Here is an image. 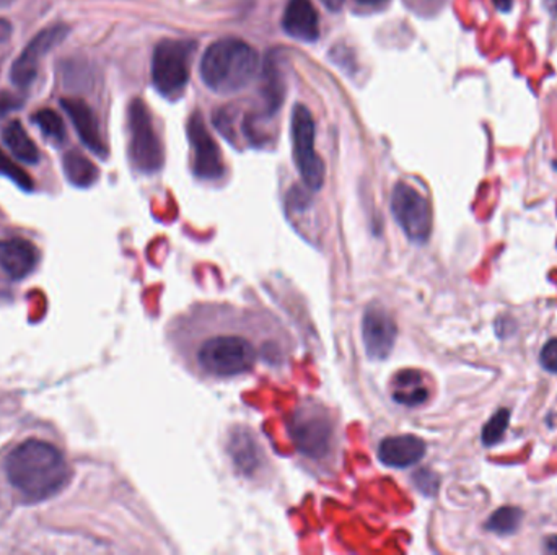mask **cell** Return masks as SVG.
Returning a JSON list of instances; mask_svg holds the SVG:
<instances>
[{
    "mask_svg": "<svg viewBox=\"0 0 557 555\" xmlns=\"http://www.w3.org/2000/svg\"><path fill=\"white\" fill-rule=\"evenodd\" d=\"M391 397L395 403L403 404L408 407H416L420 404L427 403L430 397L426 375L419 370H401L396 373L391 379Z\"/></svg>",
    "mask_w": 557,
    "mask_h": 555,
    "instance_id": "16",
    "label": "cell"
},
{
    "mask_svg": "<svg viewBox=\"0 0 557 555\" xmlns=\"http://www.w3.org/2000/svg\"><path fill=\"white\" fill-rule=\"evenodd\" d=\"M542 365L551 373H557V338L548 340L540 355Z\"/></svg>",
    "mask_w": 557,
    "mask_h": 555,
    "instance_id": "25",
    "label": "cell"
},
{
    "mask_svg": "<svg viewBox=\"0 0 557 555\" xmlns=\"http://www.w3.org/2000/svg\"><path fill=\"white\" fill-rule=\"evenodd\" d=\"M546 549L551 554H557V536H551L546 542Z\"/></svg>",
    "mask_w": 557,
    "mask_h": 555,
    "instance_id": "31",
    "label": "cell"
},
{
    "mask_svg": "<svg viewBox=\"0 0 557 555\" xmlns=\"http://www.w3.org/2000/svg\"><path fill=\"white\" fill-rule=\"evenodd\" d=\"M196 43L191 40H163L152 57V83L168 100L181 97L189 81Z\"/></svg>",
    "mask_w": 557,
    "mask_h": 555,
    "instance_id": "4",
    "label": "cell"
},
{
    "mask_svg": "<svg viewBox=\"0 0 557 555\" xmlns=\"http://www.w3.org/2000/svg\"><path fill=\"white\" fill-rule=\"evenodd\" d=\"M261 95L264 100V114L274 116L283 106L285 97V81H283L281 59L275 53H269L263 67Z\"/></svg>",
    "mask_w": 557,
    "mask_h": 555,
    "instance_id": "17",
    "label": "cell"
},
{
    "mask_svg": "<svg viewBox=\"0 0 557 555\" xmlns=\"http://www.w3.org/2000/svg\"><path fill=\"white\" fill-rule=\"evenodd\" d=\"M283 32L293 40L313 43L320 38V18L312 0H289L283 16Z\"/></svg>",
    "mask_w": 557,
    "mask_h": 555,
    "instance_id": "13",
    "label": "cell"
},
{
    "mask_svg": "<svg viewBox=\"0 0 557 555\" xmlns=\"http://www.w3.org/2000/svg\"><path fill=\"white\" fill-rule=\"evenodd\" d=\"M15 0H0V7H8L10 4H14Z\"/></svg>",
    "mask_w": 557,
    "mask_h": 555,
    "instance_id": "32",
    "label": "cell"
},
{
    "mask_svg": "<svg viewBox=\"0 0 557 555\" xmlns=\"http://www.w3.org/2000/svg\"><path fill=\"white\" fill-rule=\"evenodd\" d=\"M357 5H360V7L365 8H377L381 7L387 0H354Z\"/></svg>",
    "mask_w": 557,
    "mask_h": 555,
    "instance_id": "28",
    "label": "cell"
},
{
    "mask_svg": "<svg viewBox=\"0 0 557 555\" xmlns=\"http://www.w3.org/2000/svg\"><path fill=\"white\" fill-rule=\"evenodd\" d=\"M0 175L15 183L22 191L32 193L34 189L32 177L20 165H16L15 161L8 158L4 150H0Z\"/></svg>",
    "mask_w": 557,
    "mask_h": 555,
    "instance_id": "22",
    "label": "cell"
},
{
    "mask_svg": "<svg viewBox=\"0 0 557 555\" xmlns=\"http://www.w3.org/2000/svg\"><path fill=\"white\" fill-rule=\"evenodd\" d=\"M293 436L300 450L308 456L322 458L331 445V424L324 414L299 412L293 418Z\"/></svg>",
    "mask_w": 557,
    "mask_h": 555,
    "instance_id": "11",
    "label": "cell"
},
{
    "mask_svg": "<svg viewBox=\"0 0 557 555\" xmlns=\"http://www.w3.org/2000/svg\"><path fill=\"white\" fill-rule=\"evenodd\" d=\"M258 69V53L238 38L216 41L206 49L201 61L202 81L220 95L245 89Z\"/></svg>",
    "mask_w": 557,
    "mask_h": 555,
    "instance_id": "3",
    "label": "cell"
},
{
    "mask_svg": "<svg viewBox=\"0 0 557 555\" xmlns=\"http://www.w3.org/2000/svg\"><path fill=\"white\" fill-rule=\"evenodd\" d=\"M322 2H323L324 7L332 10V12H338L344 5V0H322Z\"/></svg>",
    "mask_w": 557,
    "mask_h": 555,
    "instance_id": "29",
    "label": "cell"
},
{
    "mask_svg": "<svg viewBox=\"0 0 557 555\" xmlns=\"http://www.w3.org/2000/svg\"><path fill=\"white\" fill-rule=\"evenodd\" d=\"M2 140L7 145L8 150L16 160L24 161L28 165H36L40 161V150L33 139L24 130L22 122L10 121L2 130Z\"/></svg>",
    "mask_w": 557,
    "mask_h": 555,
    "instance_id": "18",
    "label": "cell"
},
{
    "mask_svg": "<svg viewBox=\"0 0 557 555\" xmlns=\"http://www.w3.org/2000/svg\"><path fill=\"white\" fill-rule=\"evenodd\" d=\"M509 409H499L494 414L493 417L489 418V422L485 424V428H483V435H481L485 446H493L495 443L501 442L502 436L509 428Z\"/></svg>",
    "mask_w": 557,
    "mask_h": 555,
    "instance_id": "23",
    "label": "cell"
},
{
    "mask_svg": "<svg viewBox=\"0 0 557 555\" xmlns=\"http://www.w3.org/2000/svg\"><path fill=\"white\" fill-rule=\"evenodd\" d=\"M292 142L293 158L303 185L312 191L322 189L324 183V163L315 150V121L307 106L297 105L292 113Z\"/></svg>",
    "mask_w": 557,
    "mask_h": 555,
    "instance_id": "6",
    "label": "cell"
},
{
    "mask_svg": "<svg viewBox=\"0 0 557 555\" xmlns=\"http://www.w3.org/2000/svg\"><path fill=\"white\" fill-rule=\"evenodd\" d=\"M130 158L132 167L152 175L163 167L162 142L155 130L152 114L142 100H132L128 110Z\"/></svg>",
    "mask_w": 557,
    "mask_h": 555,
    "instance_id": "5",
    "label": "cell"
},
{
    "mask_svg": "<svg viewBox=\"0 0 557 555\" xmlns=\"http://www.w3.org/2000/svg\"><path fill=\"white\" fill-rule=\"evenodd\" d=\"M61 106L71 118L73 128L77 130L83 145L100 158H106L108 148H106L105 140L101 138L100 124H98L97 116L93 113L91 106L82 98H62Z\"/></svg>",
    "mask_w": 557,
    "mask_h": 555,
    "instance_id": "12",
    "label": "cell"
},
{
    "mask_svg": "<svg viewBox=\"0 0 557 555\" xmlns=\"http://www.w3.org/2000/svg\"><path fill=\"white\" fill-rule=\"evenodd\" d=\"M187 139L193 153V171L196 177L214 181L224 177L226 167L216 140L210 136L202 114H191L187 121Z\"/></svg>",
    "mask_w": 557,
    "mask_h": 555,
    "instance_id": "9",
    "label": "cell"
},
{
    "mask_svg": "<svg viewBox=\"0 0 557 555\" xmlns=\"http://www.w3.org/2000/svg\"><path fill=\"white\" fill-rule=\"evenodd\" d=\"M62 169L71 185L81 189L91 187L100 177V169L89 157L79 150H69L62 158Z\"/></svg>",
    "mask_w": 557,
    "mask_h": 555,
    "instance_id": "19",
    "label": "cell"
},
{
    "mask_svg": "<svg viewBox=\"0 0 557 555\" xmlns=\"http://www.w3.org/2000/svg\"><path fill=\"white\" fill-rule=\"evenodd\" d=\"M254 314L232 306H201L177 326V346L204 377L226 379L245 375L266 354Z\"/></svg>",
    "mask_w": 557,
    "mask_h": 555,
    "instance_id": "1",
    "label": "cell"
},
{
    "mask_svg": "<svg viewBox=\"0 0 557 555\" xmlns=\"http://www.w3.org/2000/svg\"><path fill=\"white\" fill-rule=\"evenodd\" d=\"M12 32H14L12 24H8L7 20L0 18V43H7L8 38L12 36Z\"/></svg>",
    "mask_w": 557,
    "mask_h": 555,
    "instance_id": "26",
    "label": "cell"
},
{
    "mask_svg": "<svg viewBox=\"0 0 557 555\" xmlns=\"http://www.w3.org/2000/svg\"><path fill=\"white\" fill-rule=\"evenodd\" d=\"M38 263V251L24 238L0 240V267L10 279H24L32 274Z\"/></svg>",
    "mask_w": 557,
    "mask_h": 555,
    "instance_id": "15",
    "label": "cell"
},
{
    "mask_svg": "<svg viewBox=\"0 0 557 555\" xmlns=\"http://www.w3.org/2000/svg\"><path fill=\"white\" fill-rule=\"evenodd\" d=\"M426 456V443L416 435L389 436L379 443V458L388 467H409Z\"/></svg>",
    "mask_w": 557,
    "mask_h": 555,
    "instance_id": "14",
    "label": "cell"
},
{
    "mask_svg": "<svg viewBox=\"0 0 557 555\" xmlns=\"http://www.w3.org/2000/svg\"><path fill=\"white\" fill-rule=\"evenodd\" d=\"M494 7L497 8L499 12L507 14L510 12V8L514 5V0H493Z\"/></svg>",
    "mask_w": 557,
    "mask_h": 555,
    "instance_id": "27",
    "label": "cell"
},
{
    "mask_svg": "<svg viewBox=\"0 0 557 555\" xmlns=\"http://www.w3.org/2000/svg\"><path fill=\"white\" fill-rule=\"evenodd\" d=\"M544 8L557 18V0H544Z\"/></svg>",
    "mask_w": 557,
    "mask_h": 555,
    "instance_id": "30",
    "label": "cell"
},
{
    "mask_svg": "<svg viewBox=\"0 0 557 555\" xmlns=\"http://www.w3.org/2000/svg\"><path fill=\"white\" fill-rule=\"evenodd\" d=\"M32 121L43 132V136L54 144H62L67 139L62 118L51 108H43L33 113Z\"/></svg>",
    "mask_w": 557,
    "mask_h": 555,
    "instance_id": "20",
    "label": "cell"
},
{
    "mask_svg": "<svg viewBox=\"0 0 557 555\" xmlns=\"http://www.w3.org/2000/svg\"><path fill=\"white\" fill-rule=\"evenodd\" d=\"M523 520V512L517 507H502L494 512L491 518L487 520L485 528L489 531L495 532V534H514L520 528Z\"/></svg>",
    "mask_w": 557,
    "mask_h": 555,
    "instance_id": "21",
    "label": "cell"
},
{
    "mask_svg": "<svg viewBox=\"0 0 557 555\" xmlns=\"http://www.w3.org/2000/svg\"><path fill=\"white\" fill-rule=\"evenodd\" d=\"M8 483L30 500H44L64 487L69 467L54 445L26 440L5 459Z\"/></svg>",
    "mask_w": 557,
    "mask_h": 555,
    "instance_id": "2",
    "label": "cell"
},
{
    "mask_svg": "<svg viewBox=\"0 0 557 555\" xmlns=\"http://www.w3.org/2000/svg\"><path fill=\"white\" fill-rule=\"evenodd\" d=\"M67 34H69V26L62 24H53L38 33L12 65L10 69L12 83L18 89H28L38 75L41 61L46 57L49 51L59 46L67 38Z\"/></svg>",
    "mask_w": 557,
    "mask_h": 555,
    "instance_id": "8",
    "label": "cell"
},
{
    "mask_svg": "<svg viewBox=\"0 0 557 555\" xmlns=\"http://www.w3.org/2000/svg\"><path fill=\"white\" fill-rule=\"evenodd\" d=\"M362 338H364L365 350L371 360H383L393 350L396 324L385 308L371 305L365 310Z\"/></svg>",
    "mask_w": 557,
    "mask_h": 555,
    "instance_id": "10",
    "label": "cell"
},
{
    "mask_svg": "<svg viewBox=\"0 0 557 555\" xmlns=\"http://www.w3.org/2000/svg\"><path fill=\"white\" fill-rule=\"evenodd\" d=\"M24 106V98L18 97L12 91H0V118L14 113L16 110H20Z\"/></svg>",
    "mask_w": 557,
    "mask_h": 555,
    "instance_id": "24",
    "label": "cell"
},
{
    "mask_svg": "<svg viewBox=\"0 0 557 555\" xmlns=\"http://www.w3.org/2000/svg\"><path fill=\"white\" fill-rule=\"evenodd\" d=\"M391 212L411 242H427L432 232V210L418 189L398 183L391 194Z\"/></svg>",
    "mask_w": 557,
    "mask_h": 555,
    "instance_id": "7",
    "label": "cell"
}]
</instances>
